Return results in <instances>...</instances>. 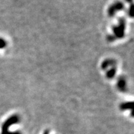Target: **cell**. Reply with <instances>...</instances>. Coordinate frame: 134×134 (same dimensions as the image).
<instances>
[{
  "label": "cell",
  "instance_id": "2",
  "mask_svg": "<svg viewBox=\"0 0 134 134\" xmlns=\"http://www.w3.org/2000/svg\"><path fill=\"white\" fill-rule=\"evenodd\" d=\"M119 26H114L113 27L114 34L113 36L117 37L118 38H122L124 36L125 27V21L123 18H120L119 21Z\"/></svg>",
  "mask_w": 134,
  "mask_h": 134
},
{
  "label": "cell",
  "instance_id": "6",
  "mask_svg": "<svg viewBox=\"0 0 134 134\" xmlns=\"http://www.w3.org/2000/svg\"><path fill=\"white\" fill-rule=\"evenodd\" d=\"M120 108L122 110L129 109L132 110V109H133V103H125L122 104L120 105Z\"/></svg>",
  "mask_w": 134,
  "mask_h": 134
},
{
  "label": "cell",
  "instance_id": "3",
  "mask_svg": "<svg viewBox=\"0 0 134 134\" xmlns=\"http://www.w3.org/2000/svg\"><path fill=\"white\" fill-rule=\"evenodd\" d=\"M124 8V4L121 1H116L108 9V14L110 17H113L118 11H121Z\"/></svg>",
  "mask_w": 134,
  "mask_h": 134
},
{
  "label": "cell",
  "instance_id": "5",
  "mask_svg": "<svg viewBox=\"0 0 134 134\" xmlns=\"http://www.w3.org/2000/svg\"><path fill=\"white\" fill-rule=\"evenodd\" d=\"M126 82L124 78H120L119 79L118 82H117V87L119 89V90L122 91H125L126 90Z\"/></svg>",
  "mask_w": 134,
  "mask_h": 134
},
{
  "label": "cell",
  "instance_id": "1",
  "mask_svg": "<svg viewBox=\"0 0 134 134\" xmlns=\"http://www.w3.org/2000/svg\"><path fill=\"white\" fill-rule=\"evenodd\" d=\"M19 117L17 115H13L9 117L6 121H4L1 127V134H21L18 132H10L9 131V128L11 125L17 124L19 122Z\"/></svg>",
  "mask_w": 134,
  "mask_h": 134
},
{
  "label": "cell",
  "instance_id": "4",
  "mask_svg": "<svg viewBox=\"0 0 134 134\" xmlns=\"http://www.w3.org/2000/svg\"><path fill=\"white\" fill-rule=\"evenodd\" d=\"M115 65H116V63H115V60L113 59H107L104 60L102 63V68L105 70L109 66H115Z\"/></svg>",
  "mask_w": 134,
  "mask_h": 134
},
{
  "label": "cell",
  "instance_id": "7",
  "mask_svg": "<svg viewBox=\"0 0 134 134\" xmlns=\"http://www.w3.org/2000/svg\"><path fill=\"white\" fill-rule=\"evenodd\" d=\"M115 73H116V68H115V66L112 67V68L107 72V77H108V78H113L115 76Z\"/></svg>",
  "mask_w": 134,
  "mask_h": 134
},
{
  "label": "cell",
  "instance_id": "10",
  "mask_svg": "<svg viewBox=\"0 0 134 134\" xmlns=\"http://www.w3.org/2000/svg\"><path fill=\"white\" fill-rule=\"evenodd\" d=\"M125 1L129 3H131L132 2V0H125Z\"/></svg>",
  "mask_w": 134,
  "mask_h": 134
},
{
  "label": "cell",
  "instance_id": "8",
  "mask_svg": "<svg viewBox=\"0 0 134 134\" xmlns=\"http://www.w3.org/2000/svg\"><path fill=\"white\" fill-rule=\"evenodd\" d=\"M6 41L2 38H0V48H3L6 46Z\"/></svg>",
  "mask_w": 134,
  "mask_h": 134
},
{
  "label": "cell",
  "instance_id": "9",
  "mask_svg": "<svg viewBox=\"0 0 134 134\" xmlns=\"http://www.w3.org/2000/svg\"><path fill=\"white\" fill-rule=\"evenodd\" d=\"M128 14L130 16H131V17L133 16V5L132 4H130V7H129V9Z\"/></svg>",
  "mask_w": 134,
  "mask_h": 134
}]
</instances>
